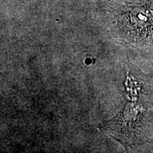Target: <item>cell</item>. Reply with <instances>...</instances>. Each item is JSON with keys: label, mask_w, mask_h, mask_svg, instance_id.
I'll list each match as a JSON object with an SVG mask.
<instances>
[{"label": "cell", "mask_w": 153, "mask_h": 153, "mask_svg": "<svg viewBox=\"0 0 153 153\" xmlns=\"http://www.w3.org/2000/svg\"><path fill=\"white\" fill-rule=\"evenodd\" d=\"M148 145H150V146L152 147V148H151V150H153V128H152V135H151V139Z\"/></svg>", "instance_id": "obj_3"}, {"label": "cell", "mask_w": 153, "mask_h": 153, "mask_svg": "<svg viewBox=\"0 0 153 153\" xmlns=\"http://www.w3.org/2000/svg\"><path fill=\"white\" fill-rule=\"evenodd\" d=\"M108 19L116 43L133 61L153 70V0H115Z\"/></svg>", "instance_id": "obj_2"}, {"label": "cell", "mask_w": 153, "mask_h": 153, "mask_svg": "<svg viewBox=\"0 0 153 153\" xmlns=\"http://www.w3.org/2000/svg\"><path fill=\"white\" fill-rule=\"evenodd\" d=\"M126 101L117 115L99 125V129L133 152L150 143L153 128V74L140 69L127 70Z\"/></svg>", "instance_id": "obj_1"}]
</instances>
